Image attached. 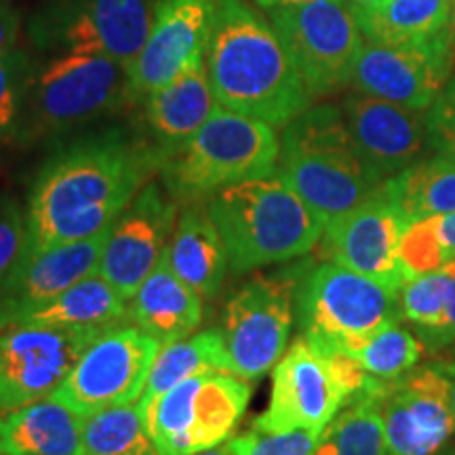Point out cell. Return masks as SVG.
Segmentation results:
<instances>
[{
	"mask_svg": "<svg viewBox=\"0 0 455 455\" xmlns=\"http://www.w3.org/2000/svg\"><path fill=\"white\" fill-rule=\"evenodd\" d=\"M161 169L152 146L108 131L64 148L44 164L28 204L30 253L84 241L110 228Z\"/></svg>",
	"mask_w": 455,
	"mask_h": 455,
	"instance_id": "obj_1",
	"label": "cell"
},
{
	"mask_svg": "<svg viewBox=\"0 0 455 455\" xmlns=\"http://www.w3.org/2000/svg\"><path fill=\"white\" fill-rule=\"evenodd\" d=\"M218 104L272 127H287L310 108L312 93L272 24L244 0H215L207 51Z\"/></svg>",
	"mask_w": 455,
	"mask_h": 455,
	"instance_id": "obj_2",
	"label": "cell"
},
{
	"mask_svg": "<svg viewBox=\"0 0 455 455\" xmlns=\"http://www.w3.org/2000/svg\"><path fill=\"white\" fill-rule=\"evenodd\" d=\"M276 173L325 226L355 212L386 181L358 155L344 112L331 104L306 108L284 127Z\"/></svg>",
	"mask_w": 455,
	"mask_h": 455,
	"instance_id": "obj_3",
	"label": "cell"
},
{
	"mask_svg": "<svg viewBox=\"0 0 455 455\" xmlns=\"http://www.w3.org/2000/svg\"><path fill=\"white\" fill-rule=\"evenodd\" d=\"M207 212L235 275L301 258L325 232V224L278 175L215 192Z\"/></svg>",
	"mask_w": 455,
	"mask_h": 455,
	"instance_id": "obj_4",
	"label": "cell"
},
{
	"mask_svg": "<svg viewBox=\"0 0 455 455\" xmlns=\"http://www.w3.org/2000/svg\"><path fill=\"white\" fill-rule=\"evenodd\" d=\"M281 158V141L272 124L218 106L192 140L163 163L167 190L181 201L203 196L243 181L272 178Z\"/></svg>",
	"mask_w": 455,
	"mask_h": 455,
	"instance_id": "obj_5",
	"label": "cell"
},
{
	"mask_svg": "<svg viewBox=\"0 0 455 455\" xmlns=\"http://www.w3.org/2000/svg\"><path fill=\"white\" fill-rule=\"evenodd\" d=\"M295 316L301 338L318 350L350 355L375 333L401 323V295L335 261H323L301 272Z\"/></svg>",
	"mask_w": 455,
	"mask_h": 455,
	"instance_id": "obj_6",
	"label": "cell"
},
{
	"mask_svg": "<svg viewBox=\"0 0 455 455\" xmlns=\"http://www.w3.org/2000/svg\"><path fill=\"white\" fill-rule=\"evenodd\" d=\"M249 398L243 378L207 371L175 384L140 411L158 455H196L230 439Z\"/></svg>",
	"mask_w": 455,
	"mask_h": 455,
	"instance_id": "obj_7",
	"label": "cell"
},
{
	"mask_svg": "<svg viewBox=\"0 0 455 455\" xmlns=\"http://www.w3.org/2000/svg\"><path fill=\"white\" fill-rule=\"evenodd\" d=\"M161 341L140 327H114L91 341L49 398L81 418L108 407L131 405L144 395Z\"/></svg>",
	"mask_w": 455,
	"mask_h": 455,
	"instance_id": "obj_8",
	"label": "cell"
},
{
	"mask_svg": "<svg viewBox=\"0 0 455 455\" xmlns=\"http://www.w3.org/2000/svg\"><path fill=\"white\" fill-rule=\"evenodd\" d=\"M270 24L312 98L346 87L363 32L348 0H315L270 11Z\"/></svg>",
	"mask_w": 455,
	"mask_h": 455,
	"instance_id": "obj_9",
	"label": "cell"
},
{
	"mask_svg": "<svg viewBox=\"0 0 455 455\" xmlns=\"http://www.w3.org/2000/svg\"><path fill=\"white\" fill-rule=\"evenodd\" d=\"M276 276H253L228 299L221 333L232 373L243 379H259L281 361L293 325L295 287L299 272Z\"/></svg>",
	"mask_w": 455,
	"mask_h": 455,
	"instance_id": "obj_10",
	"label": "cell"
},
{
	"mask_svg": "<svg viewBox=\"0 0 455 455\" xmlns=\"http://www.w3.org/2000/svg\"><path fill=\"white\" fill-rule=\"evenodd\" d=\"M150 0H49L36 17L34 38L72 53H100L124 68L150 34Z\"/></svg>",
	"mask_w": 455,
	"mask_h": 455,
	"instance_id": "obj_11",
	"label": "cell"
},
{
	"mask_svg": "<svg viewBox=\"0 0 455 455\" xmlns=\"http://www.w3.org/2000/svg\"><path fill=\"white\" fill-rule=\"evenodd\" d=\"M101 331L15 325L0 331V415L49 398Z\"/></svg>",
	"mask_w": 455,
	"mask_h": 455,
	"instance_id": "obj_12",
	"label": "cell"
},
{
	"mask_svg": "<svg viewBox=\"0 0 455 455\" xmlns=\"http://www.w3.org/2000/svg\"><path fill=\"white\" fill-rule=\"evenodd\" d=\"M453 76L451 30L418 44L363 43L346 84L356 93L392 101L409 110H428Z\"/></svg>",
	"mask_w": 455,
	"mask_h": 455,
	"instance_id": "obj_13",
	"label": "cell"
},
{
	"mask_svg": "<svg viewBox=\"0 0 455 455\" xmlns=\"http://www.w3.org/2000/svg\"><path fill=\"white\" fill-rule=\"evenodd\" d=\"M32 101L43 129L76 127L127 101V68L100 53L68 51L44 68Z\"/></svg>",
	"mask_w": 455,
	"mask_h": 455,
	"instance_id": "obj_14",
	"label": "cell"
},
{
	"mask_svg": "<svg viewBox=\"0 0 455 455\" xmlns=\"http://www.w3.org/2000/svg\"><path fill=\"white\" fill-rule=\"evenodd\" d=\"M384 455H441L455 436L449 379L439 361L386 382Z\"/></svg>",
	"mask_w": 455,
	"mask_h": 455,
	"instance_id": "obj_15",
	"label": "cell"
},
{
	"mask_svg": "<svg viewBox=\"0 0 455 455\" xmlns=\"http://www.w3.org/2000/svg\"><path fill=\"white\" fill-rule=\"evenodd\" d=\"M344 405L346 395L329 356L299 335L275 365L270 405L253 419V430L321 435Z\"/></svg>",
	"mask_w": 455,
	"mask_h": 455,
	"instance_id": "obj_16",
	"label": "cell"
},
{
	"mask_svg": "<svg viewBox=\"0 0 455 455\" xmlns=\"http://www.w3.org/2000/svg\"><path fill=\"white\" fill-rule=\"evenodd\" d=\"M178 221V198L150 181L114 220L98 275L133 299L140 284L161 261Z\"/></svg>",
	"mask_w": 455,
	"mask_h": 455,
	"instance_id": "obj_17",
	"label": "cell"
},
{
	"mask_svg": "<svg viewBox=\"0 0 455 455\" xmlns=\"http://www.w3.org/2000/svg\"><path fill=\"white\" fill-rule=\"evenodd\" d=\"M215 0H156L140 55L127 68V101H144L207 51Z\"/></svg>",
	"mask_w": 455,
	"mask_h": 455,
	"instance_id": "obj_18",
	"label": "cell"
},
{
	"mask_svg": "<svg viewBox=\"0 0 455 455\" xmlns=\"http://www.w3.org/2000/svg\"><path fill=\"white\" fill-rule=\"evenodd\" d=\"M403 228L405 224L382 186L355 212L329 221L321 236V255L392 291H401L407 283L398 259Z\"/></svg>",
	"mask_w": 455,
	"mask_h": 455,
	"instance_id": "obj_19",
	"label": "cell"
},
{
	"mask_svg": "<svg viewBox=\"0 0 455 455\" xmlns=\"http://www.w3.org/2000/svg\"><path fill=\"white\" fill-rule=\"evenodd\" d=\"M341 112L356 152L378 178H395L422 161L428 146L426 110H409L355 91L341 101Z\"/></svg>",
	"mask_w": 455,
	"mask_h": 455,
	"instance_id": "obj_20",
	"label": "cell"
},
{
	"mask_svg": "<svg viewBox=\"0 0 455 455\" xmlns=\"http://www.w3.org/2000/svg\"><path fill=\"white\" fill-rule=\"evenodd\" d=\"M110 228L84 241L57 244L30 253L0 291V331L21 325L44 306L68 291L74 283L100 268Z\"/></svg>",
	"mask_w": 455,
	"mask_h": 455,
	"instance_id": "obj_21",
	"label": "cell"
},
{
	"mask_svg": "<svg viewBox=\"0 0 455 455\" xmlns=\"http://www.w3.org/2000/svg\"><path fill=\"white\" fill-rule=\"evenodd\" d=\"M218 106L204 57L192 61L173 81L146 100V121L155 140L152 150L161 167L192 140Z\"/></svg>",
	"mask_w": 455,
	"mask_h": 455,
	"instance_id": "obj_22",
	"label": "cell"
},
{
	"mask_svg": "<svg viewBox=\"0 0 455 455\" xmlns=\"http://www.w3.org/2000/svg\"><path fill=\"white\" fill-rule=\"evenodd\" d=\"M129 318L161 346L173 344L203 323V295L181 281L161 258L131 299Z\"/></svg>",
	"mask_w": 455,
	"mask_h": 455,
	"instance_id": "obj_23",
	"label": "cell"
},
{
	"mask_svg": "<svg viewBox=\"0 0 455 455\" xmlns=\"http://www.w3.org/2000/svg\"><path fill=\"white\" fill-rule=\"evenodd\" d=\"M163 258L169 268L203 298H213L220 291L228 272L224 241L207 209L196 203L175 221Z\"/></svg>",
	"mask_w": 455,
	"mask_h": 455,
	"instance_id": "obj_24",
	"label": "cell"
},
{
	"mask_svg": "<svg viewBox=\"0 0 455 455\" xmlns=\"http://www.w3.org/2000/svg\"><path fill=\"white\" fill-rule=\"evenodd\" d=\"M83 422L72 409L43 398L0 415V453L83 455Z\"/></svg>",
	"mask_w": 455,
	"mask_h": 455,
	"instance_id": "obj_25",
	"label": "cell"
},
{
	"mask_svg": "<svg viewBox=\"0 0 455 455\" xmlns=\"http://www.w3.org/2000/svg\"><path fill=\"white\" fill-rule=\"evenodd\" d=\"M127 304L129 299H124L114 284L95 272V275L74 283L68 291L44 306L43 310H38L36 315L26 318L24 323L44 327L95 329V331L106 333L127 321Z\"/></svg>",
	"mask_w": 455,
	"mask_h": 455,
	"instance_id": "obj_26",
	"label": "cell"
},
{
	"mask_svg": "<svg viewBox=\"0 0 455 455\" xmlns=\"http://www.w3.org/2000/svg\"><path fill=\"white\" fill-rule=\"evenodd\" d=\"M403 224L455 213V163L436 155L384 181Z\"/></svg>",
	"mask_w": 455,
	"mask_h": 455,
	"instance_id": "obj_27",
	"label": "cell"
},
{
	"mask_svg": "<svg viewBox=\"0 0 455 455\" xmlns=\"http://www.w3.org/2000/svg\"><path fill=\"white\" fill-rule=\"evenodd\" d=\"M207 371L232 373V361L221 329H209L163 346L138 407L144 409L175 384Z\"/></svg>",
	"mask_w": 455,
	"mask_h": 455,
	"instance_id": "obj_28",
	"label": "cell"
},
{
	"mask_svg": "<svg viewBox=\"0 0 455 455\" xmlns=\"http://www.w3.org/2000/svg\"><path fill=\"white\" fill-rule=\"evenodd\" d=\"M453 0H388L371 13H358L356 24L369 43L418 44L435 38L451 20Z\"/></svg>",
	"mask_w": 455,
	"mask_h": 455,
	"instance_id": "obj_29",
	"label": "cell"
},
{
	"mask_svg": "<svg viewBox=\"0 0 455 455\" xmlns=\"http://www.w3.org/2000/svg\"><path fill=\"white\" fill-rule=\"evenodd\" d=\"M382 398L367 396L341 407L318 435L315 455H384Z\"/></svg>",
	"mask_w": 455,
	"mask_h": 455,
	"instance_id": "obj_30",
	"label": "cell"
},
{
	"mask_svg": "<svg viewBox=\"0 0 455 455\" xmlns=\"http://www.w3.org/2000/svg\"><path fill=\"white\" fill-rule=\"evenodd\" d=\"M83 455H158L138 405L98 411L83 422Z\"/></svg>",
	"mask_w": 455,
	"mask_h": 455,
	"instance_id": "obj_31",
	"label": "cell"
},
{
	"mask_svg": "<svg viewBox=\"0 0 455 455\" xmlns=\"http://www.w3.org/2000/svg\"><path fill=\"white\" fill-rule=\"evenodd\" d=\"M424 352L426 348L422 339L409 331L407 327L395 323V325L386 327L373 338H369L356 350H352L350 356H355L369 375L384 379V382H392V379H398L401 375L411 371L413 367H418Z\"/></svg>",
	"mask_w": 455,
	"mask_h": 455,
	"instance_id": "obj_32",
	"label": "cell"
},
{
	"mask_svg": "<svg viewBox=\"0 0 455 455\" xmlns=\"http://www.w3.org/2000/svg\"><path fill=\"white\" fill-rule=\"evenodd\" d=\"M449 287H451V275L443 266L441 270L409 278L398 291L403 318L415 329V335L422 341L439 331L445 323Z\"/></svg>",
	"mask_w": 455,
	"mask_h": 455,
	"instance_id": "obj_33",
	"label": "cell"
},
{
	"mask_svg": "<svg viewBox=\"0 0 455 455\" xmlns=\"http://www.w3.org/2000/svg\"><path fill=\"white\" fill-rule=\"evenodd\" d=\"M398 259H401L407 281L426 272L441 270L445 266V249L439 236L436 215L411 221L403 228L401 241H398Z\"/></svg>",
	"mask_w": 455,
	"mask_h": 455,
	"instance_id": "obj_34",
	"label": "cell"
},
{
	"mask_svg": "<svg viewBox=\"0 0 455 455\" xmlns=\"http://www.w3.org/2000/svg\"><path fill=\"white\" fill-rule=\"evenodd\" d=\"M30 255L28 215L13 198L0 196V291Z\"/></svg>",
	"mask_w": 455,
	"mask_h": 455,
	"instance_id": "obj_35",
	"label": "cell"
},
{
	"mask_svg": "<svg viewBox=\"0 0 455 455\" xmlns=\"http://www.w3.org/2000/svg\"><path fill=\"white\" fill-rule=\"evenodd\" d=\"M238 455H315L318 435L310 430H251L235 439Z\"/></svg>",
	"mask_w": 455,
	"mask_h": 455,
	"instance_id": "obj_36",
	"label": "cell"
},
{
	"mask_svg": "<svg viewBox=\"0 0 455 455\" xmlns=\"http://www.w3.org/2000/svg\"><path fill=\"white\" fill-rule=\"evenodd\" d=\"M28 84V60L17 51L0 57V140L11 133Z\"/></svg>",
	"mask_w": 455,
	"mask_h": 455,
	"instance_id": "obj_37",
	"label": "cell"
},
{
	"mask_svg": "<svg viewBox=\"0 0 455 455\" xmlns=\"http://www.w3.org/2000/svg\"><path fill=\"white\" fill-rule=\"evenodd\" d=\"M428 148L455 163V76L449 78L426 110Z\"/></svg>",
	"mask_w": 455,
	"mask_h": 455,
	"instance_id": "obj_38",
	"label": "cell"
},
{
	"mask_svg": "<svg viewBox=\"0 0 455 455\" xmlns=\"http://www.w3.org/2000/svg\"><path fill=\"white\" fill-rule=\"evenodd\" d=\"M445 268L451 275V287H449L447 295V312H445V323H443L439 331H435L430 338H426L422 344L428 355H436V352L449 348L455 344V258H451L445 264Z\"/></svg>",
	"mask_w": 455,
	"mask_h": 455,
	"instance_id": "obj_39",
	"label": "cell"
},
{
	"mask_svg": "<svg viewBox=\"0 0 455 455\" xmlns=\"http://www.w3.org/2000/svg\"><path fill=\"white\" fill-rule=\"evenodd\" d=\"M20 17L7 4H0V57L7 55L17 38Z\"/></svg>",
	"mask_w": 455,
	"mask_h": 455,
	"instance_id": "obj_40",
	"label": "cell"
},
{
	"mask_svg": "<svg viewBox=\"0 0 455 455\" xmlns=\"http://www.w3.org/2000/svg\"><path fill=\"white\" fill-rule=\"evenodd\" d=\"M436 226H439V236L445 249V259L449 261L455 258V213L436 215Z\"/></svg>",
	"mask_w": 455,
	"mask_h": 455,
	"instance_id": "obj_41",
	"label": "cell"
},
{
	"mask_svg": "<svg viewBox=\"0 0 455 455\" xmlns=\"http://www.w3.org/2000/svg\"><path fill=\"white\" fill-rule=\"evenodd\" d=\"M443 371H445L449 379V398H451V411H453V424H455V356L447 355L443 358H436Z\"/></svg>",
	"mask_w": 455,
	"mask_h": 455,
	"instance_id": "obj_42",
	"label": "cell"
},
{
	"mask_svg": "<svg viewBox=\"0 0 455 455\" xmlns=\"http://www.w3.org/2000/svg\"><path fill=\"white\" fill-rule=\"evenodd\" d=\"M386 3H388V0H350V7L355 11V15H358V13H371V11H378L379 7H384Z\"/></svg>",
	"mask_w": 455,
	"mask_h": 455,
	"instance_id": "obj_43",
	"label": "cell"
},
{
	"mask_svg": "<svg viewBox=\"0 0 455 455\" xmlns=\"http://www.w3.org/2000/svg\"><path fill=\"white\" fill-rule=\"evenodd\" d=\"M255 4L261 9H278V7H295V4H308L315 3V0H253Z\"/></svg>",
	"mask_w": 455,
	"mask_h": 455,
	"instance_id": "obj_44",
	"label": "cell"
},
{
	"mask_svg": "<svg viewBox=\"0 0 455 455\" xmlns=\"http://www.w3.org/2000/svg\"><path fill=\"white\" fill-rule=\"evenodd\" d=\"M196 455H238V449H236L235 439H228L226 443H221V445L212 447L207 449V451H201Z\"/></svg>",
	"mask_w": 455,
	"mask_h": 455,
	"instance_id": "obj_45",
	"label": "cell"
},
{
	"mask_svg": "<svg viewBox=\"0 0 455 455\" xmlns=\"http://www.w3.org/2000/svg\"><path fill=\"white\" fill-rule=\"evenodd\" d=\"M449 30H451V51H453V76H455V0L451 7V20H449Z\"/></svg>",
	"mask_w": 455,
	"mask_h": 455,
	"instance_id": "obj_46",
	"label": "cell"
},
{
	"mask_svg": "<svg viewBox=\"0 0 455 455\" xmlns=\"http://www.w3.org/2000/svg\"><path fill=\"white\" fill-rule=\"evenodd\" d=\"M441 455H455V445H449Z\"/></svg>",
	"mask_w": 455,
	"mask_h": 455,
	"instance_id": "obj_47",
	"label": "cell"
},
{
	"mask_svg": "<svg viewBox=\"0 0 455 455\" xmlns=\"http://www.w3.org/2000/svg\"><path fill=\"white\" fill-rule=\"evenodd\" d=\"M451 355H453V356H455V350H453V352H451Z\"/></svg>",
	"mask_w": 455,
	"mask_h": 455,
	"instance_id": "obj_48",
	"label": "cell"
},
{
	"mask_svg": "<svg viewBox=\"0 0 455 455\" xmlns=\"http://www.w3.org/2000/svg\"><path fill=\"white\" fill-rule=\"evenodd\" d=\"M0 455H3V453H0Z\"/></svg>",
	"mask_w": 455,
	"mask_h": 455,
	"instance_id": "obj_49",
	"label": "cell"
}]
</instances>
